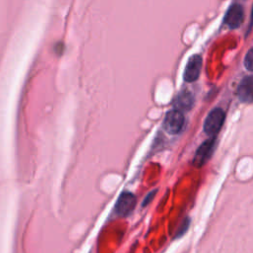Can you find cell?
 Instances as JSON below:
<instances>
[{
  "label": "cell",
  "mask_w": 253,
  "mask_h": 253,
  "mask_svg": "<svg viewBox=\"0 0 253 253\" xmlns=\"http://www.w3.org/2000/svg\"><path fill=\"white\" fill-rule=\"evenodd\" d=\"M215 147V137H211L204 141L199 148L197 149L194 159H193V164L196 167H202L204 164L208 162V160L211 157L213 150Z\"/></svg>",
  "instance_id": "277c9868"
},
{
  "label": "cell",
  "mask_w": 253,
  "mask_h": 253,
  "mask_svg": "<svg viewBox=\"0 0 253 253\" xmlns=\"http://www.w3.org/2000/svg\"><path fill=\"white\" fill-rule=\"evenodd\" d=\"M202 65H203V60L201 55L199 54L192 55L188 59L184 69V80L189 83L195 82L200 76Z\"/></svg>",
  "instance_id": "8992f818"
},
{
  "label": "cell",
  "mask_w": 253,
  "mask_h": 253,
  "mask_svg": "<svg viewBox=\"0 0 253 253\" xmlns=\"http://www.w3.org/2000/svg\"><path fill=\"white\" fill-rule=\"evenodd\" d=\"M252 77L247 76L242 79L237 88V96L241 102L250 103L252 101Z\"/></svg>",
  "instance_id": "52a82bcc"
},
{
  "label": "cell",
  "mask_w": 253,
  "mask_h": 253,
  "mask_svg": "<svg viewBox=\"0 0 253 253\" xmlns=\"http://www.w3.org/2000/svg\"><path fill=\"white\" fill-rule=\"evenodd\" d=\"M225 120L224 111L221 108L212 109L207 116L204 123V131L210 137H215L223 126Z\"/></svg>",
  "instance_id": "6da1fadb"
},
{
  "label": "cell",
  "mask_w": 253,
  "mask_h": 253,
  "mask_svg": "<svg viewBox=\"0 0 253 253\" xmlns=\"http://www.w3.org/2000/svg\"><path fill=\"white\" fill-rule=\"evenodd\" d=\"M136 198L131 192H123L115 205V212L119 216H126L134 210Z\"/></svg>",
  "instance_id": "3957f363"
},
{
  "label": "cell",
  "mask_w": 253,
  "mask_h": 253,
  "mask_svg": "<svg viewBox=\"0 0 253 253\" xmlns=\"http://www.w3.org/2000/svg\"><path fill=\"white\" fill-rule=\"evenodd\" d=\"M194 103V96L189 90H184L179 93L174 101L175 110L180 112L182 111H189Z\"/></svg>",
  "instance_id": "ba28073f"
},
{
  "label": "cell",
  "mask_w": 253,
  "mask_h": 253,
  "mask_svg": "<svg viewBox=\"0 0 253 253\" xmlns=\"http://www.w3.org/2000/svg\"><path fill=\"white\" fill-rule=\"evenodd\" d=\"M184 122L185 118L183 113L174 109L166 114L163 121V127L168 133L176 134L181 131Z\"/></svg>",
  "instance_id": "7a4b0ae2"
},
{
  "label": "cell",
  "mask_w": 253,
  "mask_h": 253,
  "mask_svg": "<svg viewBox=\"0 0 253 253\" xmlns=\"http://www.w3.org/2000/svg\"><path fill=\"white\" fill-rule=\"evenodd\" d=\"M244 9L243 6L237 3L232 4L226 11L224 16V24L230 29H237L243 23Z\"/></svg>",
  "instance_id": "5b68a950"
},
{
  "label": "cell",
  "mask_w": 253,
  "mask_h": 253,
  "mask_svg": "<svg viewBox=\"0 0 253 253\" xmlns=\"http://www.w3.org/2000/svg\"><path fill=\"white\" fill-rule=\"evenodd\" d=\"M244 65L248 71H252L253 69V50L250 48L245 55Z\"/></svg>",
  "instance_id": "30bf717a"
},
{
  "label": "cell",
  "mask_w": 253,
  "mask_h": 253,
  "mask_svg": "<svg viewBox=\"0 0 253 253\" xmlns=\"http://www.w3.org/2000/svg\"><path fill=\"white\" fill-rule=\"evenodd\" d=\"M189 225H190V219H189L188 217H186V218L181 222L180 226L178 227V229H177V231H176V233H175V238H179V237L183 236V235L187 232V230H188V228H189Z\"/></svg>",
  "instance_id": "9c48e42d"
},
{
  "label": "cell",
  "mask_w": 253,
  "mask_h": 253,
  "mask_svg": "<svg viewBox=\"0 0 253 253\" xmlns=\"http://www.w3.org/2000/svg\"><path fill=\"white\" fill-rule=\"evenodd\" d=\"M156 190H153V191H151V192H149L146 196H145V198L143 199V202H142V204H141V206L144 208V207H146L152 200H153V198H154V196H155V194H156Z\"/></svg>",
  "instance_id": "8fae6325"
}]
</instances>
